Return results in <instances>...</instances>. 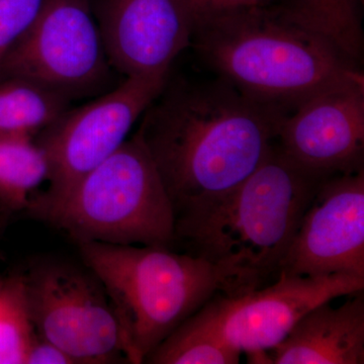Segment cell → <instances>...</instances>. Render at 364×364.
Masks as SVG:
<instances>
[{"mask_svg": "<svg viewBox=\"0 0 364 364\" xmlns=\"http://www.w3.org/2000/svg\"><path fill=\"white\" fill-rule=\"evenodd\" d=\"M287 114L219 77H168L136 133L156 165L174 218L226 195L252 174L277 143Z\"/></svg>", "mask_w": 364, "mask_h": 364, "instance_id": "cell-1", "label": "cell"}, {"mask_svg": "<svg viewBox=\"0 0 364 364\" xmlns=\"http://www.w3.org/2000/svg\"><path fill=\"white\" fill-rule=\"evenodd\" d=\"M326 179L287 159L277 143L226 195L176 217L173 246L226 272L243 293L279 279L301 218Z\"/></svg>", "mask_w": 364, "mask_h": 364, "instance_id": "cell-2", "label": "cell"}, {"mask_svg": "<svg viewBox=\"0 0 364 364\" xmlns=\"http://www.w3.org/2000/svg\"><path fill=\"white\" fill-rule=\"evenodd\" d=\"M191 47L242 95L289 114L318 93L364 80L360 63L331 40L259 9L196 18Z\"/></svg>", "mask_w": 364, "mask_h": 364, "instance_id": "cell-3", "label": "cell"}, {"mask_svg": "<svg viewBox=\"0 0 364 364\" xmlns=\"http://www.w3.org/2000/svg\"><path fill=\"white\" fill-rule=\"evenodd\" d=\"M78 245L83 263L109 299L128 363H144L215 294H243L226 272L189 254L100 242Z\"/></svg>", "mask_w": 364, "mask_h": 364, "instance_id": "cell-4", "label": "cell"}, {"mask_svg": "<svg viewBox=\"0 0 364 364\" xmlns=\"http://www.w3.org/2000/svg\"><path fill=\"white\" fill-rule=\"evenodd\" d=\"M26 210L78 244L173 246V208L136 132L65 195L53 200L33 198Z\"/></svg>", "mask_w": 364, "mask_h": 364, "instance_id": "cell-5", "label": "cell"}, {"mask_svg": "<svg viewBox=\"0 0 364 364\" xmlns=\"http://www.w3.org/2000/svg\"><path fill=\"white\" fill-rule=\"evenodd\" d=\"M112 69L91 0H44L0 61V80L30 81L72 102L109 90Z\"/></svg>", "mask_w": 364, "mask_h": 364, "instance_id": "cell-6", "label": "cell"}, {"mask_svg": "<svg viewBox=\"0 0 364 364\" xmlns=\"http://www.w3.org/2000/svg\"><path fill=\"white\" fill-rule=\"evenodd\" d=\"M23 279L33 327L41 337L80 364L128 363L109 299L87 267L43 260Z\"/></svg>", "mask_w": 364, "mask_h": 364, "instance_id": "cell-7", "label": "cell"}, {"mask_svg": "<svg viewBox=\"0 0 364 364\" xmlns=\"http://www.w3.org/2000/svg\"><path fill=\"white\" fill-rule=\"evenodd\" d=\"M168 76H132L95 100L69 109L36 142L49 165L48 188L33 198L53 200L65 195L85 174L107 159L129 138L166 85Z\"/></svg>", "mask_w": 364, "mask_h": 364, "instance_id": "cell-8", "label": "cell"}, {"mask_svg": "<svg viewBox=\"0 0 364 364\" xmlns=\"http://www.w3.org/2000/svg\"><path fill=\"white\" fill-rule=\"evenodd\" d=\"M361 291L364 277L358 275L282 273L272 284L247 293L215 294L186 321L240 353L269 351L315 306Z\"/></svg>", "mask_w": 364, "mask_h": 364, "instance_id": "cell-9", "label": "cell"}, {"mask_svg": "<svg viewBox=\"0 0 364 364\" xmlns=\"http://www.w3.org/2000/svg\"><path fill=\"white\" fill-rule=\"evenodd\" d=\"M277 145L294 164L322 179L364 169V80L299 105L282 122Z\"/></svg>", "mask_w": 364, "mask_h": 364, "instance_id": "cell-10", "label": "cell"}, {"mask_svg": "<svg viewBox=\"0 0 364 364\" xmlns=\"http://www.w3.org/2000/svg\"><path fill=\"white\" fill-rule=\"evenodd\" d=\"M282 273L364 277V169L321 183L282 261Z\"/></svg>", "mask_w": 364, "mask_h": 364, "instance_id": "cell-11", "label": "cell"}, {"mask_svg": "<svg viewBox=\"0 0 364 364\" xmlns=\"http://www.w3.org/2000/svg\"><path fill=\"white\" fill-rule=\"evenodd\" d=\"M109 63L132 76H168L191 47L195 16L188 0H95L92 6Z\"/></svg>", "mask_w": 364, "mask_h": 364, "instance_id": "cell-12", "label": "cell"}, {"mask_svg": "<svg viewBox=\"0 0 364 364\" xmlns=\"http://www.w3.org/2000/svg\"><path fill=\"white\" fill-rule=\"evenodd\" d=\"M341 306L320 304L299 318L286 338L270 349L274 364H363V291Z\"/></svg>", "mask_w": 364, "mask_h": 364, "instance_id": "cell-13", "label": "cell"}, {"mask_svg": "<svg viewBox=\"0 0 364 364\" xmlns=\"http://www.w3.org/2000/svg\"><path fill=\"white\" fill-rule=\"evenodd\" d=\"M71 100L21 80H0V134L36 140L69 109Z\"/></svg>", "mask_w": 364, "mask_h": 364, "instance_id": "cell-14", "label": "cell"}, {"mask_svg": "<svg viewBox=\"0 0 364 364\" xmlns=\"http://www.w3.org/2000/svg\"><path fill=\"white\" fill-rule=\"evenodd\" d=\"M49 179L44 151L35 140L0 134V203L26 210L38 188Z\"/></svg>", "mask_w": 364, "mask_h": 364, "instance_id": "cell-15", "label": "cell"}, {"mask_svg": "<svg viewBox=\"0 0 364 364\" xmlns=\"http://www.w3.org/2000/svg\"><path fill=\"white\" fill-rule=\"evenodd\" d=\"M240 352L184 321L163 340L144 363L151 364H237Z\"/></svg>", "mask_w": 364, "mask_h": 364, "instance_id": "cell-16", "label": "cell"}, {"mask_svg": "<svg viewBox=\"0 0 364 364\" xmlns=\"http://www.w3.org/2000/svg\"><path fill=\"white\" fill-rule=\"evenodd\" d=\"M36 335L23 275L0 286V364H25Z\"/></svg>", "mask_w": 364, "mask_h": 364, "instance_id": "cell-17", "label": "cell"}, {"mask_svg": "<svg viewBox=\"0 0 364 364\" xmlns=\"http://www.w3.org/2000/svg\"><path fill=\"white\" fill-rule=\"evenodd\" d=\"M44 0H0V61L32 25Z\"/></svg>", "mask_w": 364, "mask_h": 364, "instance_id": "cell-18", "label": "cell"}, {"mask_svg": "<svg viewBox=\"0 0 364 364\" xmlns=\"http://www.w3.org/2000/svg\"><path fill=\"white\" fill-rule=\"evenodd\" d=\"M25 364H80L70 354L57 345L41 337L36 332L26 353Z\"/></svg>", "mask_w": 364, "mask_h": 364, "instance_id": "cell-19", "label": "cell"}, {"mask_svg": "<svg viewBox=\"0 0 364 364\" xmlns=\"http://www.w3.org/2000/svg\"><path fill=\"white\" fill-rule=\"evenodd\" d=\"M196 18L210 14L237 11V9H259L258 0H188Z\"/></svg>", "mask_w": 364, "mask_h": 364, "instance_id": "cell-20", "label": "cell"}, {"mask_svg": "<svg viewBox=\"0 0 364 364\" xmlns=\"http://www.w3.org/2000/svg\"><path fill=\"white\" fill-rule=\"evenodd\" d=\"M359 1H363V0H359Z\"/></svg>", "mask_w": 364, "mask_h": 364, "instance_id": "cell-21", "label": "cell"}]
</instances>
